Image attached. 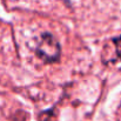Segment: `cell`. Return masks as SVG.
Here are the masks:
<instances>
[{"instance_id":"cell-1","label":"cell","mask_w":121,"mask_h":121,"mask_svg":"<svg viewBox=\"0 0 121 121\" xmlns=\"http://www.w3.org/2000/svg\"><path fill=\"white\" fill-rule=\"evenodd\" d=\"M37 54L46 62H53L59 59L60 46L54 37L51 34H43L37 46Z\"/></svg>"}]
</instances>
